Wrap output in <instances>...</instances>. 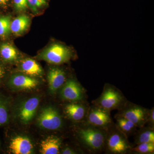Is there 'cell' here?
<instances>
[{"mask_svg":"<svg viewBox=\"0 0 154 154\" xmlns=\"http://www.w3.org/2000/svg\"><path fill=\"white\" fill-rule=\"evenodd\" d=\"M9 149L14 154H30L33 152V147L31 141L28 138L17 136L11 140Z\"/></svg>","mask_w":154,"mask_h":154,"instance_id":"30bf717a","label":"cell"},{"mask_svg":"<svg viewBox=\"0 0 154 154\" xmlns=\"http://www.w3.org/2000/svg\"><path fill=\"white\" fill-rule=\"evenodd\" d=\"M9 120V112L7 103L0 97V126L5 125Z\"/></svg>","mask_w":154,"mask_h":154,"instance_id":"7402d4cb","label":"cell"},{"mask_svg":"<svg viewBox=\"0 0 154 154\" xmlns=\"http://www.w3.org/2000/svg\"><path fill=\"white\" fill-rule=\"evenodd\" d=\"M14 10L17 12H24L28 8L27 0H12Z\"/></svg>","mask_w":154,"mask_h":154,"instance_id":"cb8c5ba5","label":"cell"},{"mask_svg":"<svg viewBox=\"0 0 154 154\" xmlns=\"http://www.w3.org/2000/svg\"><path fill=\"white\" fill-rule=\"evenodd\" d=\"M88 116V123L98 128H107L112 122L109 112L96 105L89 110Z\"/></svg>","mask_w":154,"mask_h":154,"instance_id":"52a82bcc","label":"cell"},{"mask_svg":"<svg viewBox=\"0 0 154 154\" xmlns=\"http://www.w3.org/2000/svg\"><path fill=\"white\" fill-rule=\"evenodd\" d=\"M75 153V152L74 151H73L71 149L68 148H66L64 149L62 151V154H72Z\"/></svg>","mask_w":154,"mask_h":154,"instance_id":"484cf974","label":"cell"},{"mask_svg":"<svg viewBox=\"0 0 154 154\" xmlns=\"http://www.w3.org/2000/svg\"><path fill=\"white\" fill-rule=\"evenodd\" d=\"M39 126L48 130H57L62 126V120L58 112L52 107H45L38 118Z\"/></svg>","mask_w":154,"mask_h":154,"instance_id":"8992f818","label":"cell"},{"mask_svg":"<svg viewBox=\"0 0 154 154\" xmlns=\"http://www.w3.org/2000/svg\"><path fill=\"white\" fill-rule=\"evenodd\" d=\"M0 54L5 60L9 61L16 60L18 57L17 50L9 43H4L1 45Z\"/></svg>","mask_w":154,"mask_h":154,"instance_id":"d6986e66","label":"cell"},{"mask_svg":"<svg viewBox=\"0 0 154 154\" xmlns=\"http://www.w3.org/2000/svg\"><path fill=\"white\" fill-rule=\"evenodd\" d=\"M78 135L84 145L91 151H99L105 146L106 134L98 128L87 126L79 130Z\"/></svg>","mask_w":154,"mask_h":154,"instance_id":"6da1fadb","label":"cell"},{"mask_svg":"<svg viewBox=\"0 0 154 154\" xmlns=\"http://www.w3.org/2000/svg\"><path fill=\"white\" fill-rule=\"evenodd\" d=\"M147 122L151 125L150 127L153 128L154 125V108L149 110L148 119Z\"/></svg>","mask_w":154,"mask_h":154,"instance_id":"d4e9b609","label":"cell"},{"mask_svg":"<svg viewBox=\"0 0 154 154\" xmlns=\"http://www.w3.org/2000/svg\"><path fill=\"white\" fill-rule=\"evenodd\" d=\"M21 71L25 74L32 76H37L42 75L41 67L37 62L31 59H27L23 61L20 66Z\"/></svg>","mask_w":154,"mask_h":154,"instance_id":"9a60e30c","label":"cell"},{"mask_svg":"<svg viewBox=\"0 0 154 154\" xmlns=\"http://www.w3.org/2000/svg\"><path fill=\"white\" fill-rule=\"evenodd\" d=\"M61 95L65 100L76 102L82 99L83 90L75 81L69 80L64 85L61 91Z\"/></svg>","mask_w":154,"mask_h":154,"instance_id":"ba28073f","label":"cell"},{"mask_svg":"<svg viewBox=\"0 0 154 154\" xmlns=\"http://www.w3.org/2000/svg\"><path fill=\"white\" fill-rule=\"evenodd\" d=\"M124 98L114 87L107 86L104 88L101 96L94 101V104L109 112L110 110L122 107L125 104Z\"/></svg>","mask_w":154,"mask_h":154,"instance_id":"3957f363","label":"cell"},{"mask_svg":"<svg viewBox=\"0 0 154 154\" xmlns=\"http://www.w3.org/2000/svg\"><path fill=\"white\" fill-rule=\"evenodd\" d=\"M131 151L140 154L154 153V143H142L134 148H131Z\"/></svg>","mask_w":154,"mask_h":154,"instance_id":"44dd1931","label":"cell"},{"mask_svg":"<svg viewBox=\"0 0 154 154\" xmlns=\"http://www.w3.org/2000/svg\"><path fill=\"white\" fill-rule=\"evenodd\" d=\"M124 105L117 117L126 119L132 122L137 128L143 127L147 122L149 110L135 104L125 105V103Z\"/></svg>","mask_w":154,"mask_h":154,"instance_id":"277c9868","label":"cell"},{"mask_svg":"<svg viewBox=\"0 0 154 154\" xmlns=\"http://www.w3.org/2000/svg\"><path fill=\"white\" fill-rule=\"evenodd\" d=\"M27 2L28 8L34 13H37L39 9L48 5V0H27Z\"/></svg>","mask_w":154,"mask_h":154,"instance_id":"603a6c76","label":"cell"},{"mask_svg":"<svg viewBox=\"0 0 154 154\" xmlns=\"http://www.w3.org/2000/svg\"><path fill=\"white\" fill-rule=\"evenodd\" d=\"M11 17L9 16L0 17V37H7L11 32Z\"/></svg>","mask_w":154,"mask_h":154,"instance_id":"ffe728a7","label":"cell"},{"mask_svg":"<svg viewBox=\"0 0 154 154\" xmlns=\"http://www.w3.org/2000/svg\"><path fill=\"white\" fill-rule=\"evenodd\" d=\"M48 79L50 90L54 93L64 84L66 81L65 73L61 69L53 68L48 72Z\"/></svg>","mask_w":154,"mask_h":154,"instance_id":"7c38bea8","label":"cell"},{"mask_svg":"<svg viewBox=\"0 0 154 154\" xmlns=\"http://www.w3.org/2000/svg\"><path fill=\"white\" fill-rule=\"evenodd\" d=\"M4 74V70H3L2 68V67L0 66V79H1V78L3 77Z\"/></svg>","mask_w":154,"mask_h":154,"instance_id":"83f0119b","label":"cell"},{"mask_svg":"<svg viewBox=\"0 0 154 154\" xmlns=\"http://www.w3.org/2000/svg\"><path fill=\"white\" fill-rule=\"evenodd\" d=\"M116 127L127 137L134 133L137 128L132 122L126 119L118 117L116 118Z\"/></svg>","mask_w":154,"mask_h":154,"instance_id":"e0dca14e","label":"cell"},{"mask_svg":"<svg viewBox=\"0 0 154 154\" xmlns=\"http://www.w3.org/2000/svg\"><path fill=\"white\" fill-rule=\"evenodd\" d=\"M60 146V139L56 137H48L41 142L40 152L42 154H58Z\"/></svg>","mask_w":154,"mask_h":154,"instance_id":"5bb4252c","label":"cell"},{"mask_svg":"<svg viewBox=\"0 0 154 154\" xmlns=\"http://www.w3.org/2000/svg\"><path fill=\"white\" fill-rule=\"evenodd\" d=\"M10 0H0V7H5L8 6Z\"/></svg>","mask_w":154,"mask_h":154,"instance_id":"4316f807","label":"cell"},{"mask_svg":"<svg viewBox=\"0 0 154 154\" xmlns=\"http://www.w3.org/2000/svg\"><path fill=\"white\" fill-rule=\"evenodd\" d=\"M30 24V17L26 14L20 15L11 21V32L17 36L22 35L28 30Z\"/></svg>","mask_w":154,"mask_h":154,"instance_id":"4fadbf2b","label":"cell"},{"mask_svg":"<svg viewBox=\"0 0 154 154\" xmlns=\"http://www.w3.org/2000/svg\"><path fill=\"white\" fill-rule=\"evenodd\" d=\"M39 103L38 97H32L22 104L19 110L20 120L24 123L30 122L35 115Z\"/></svg>","mask_w":154,"mask_h":154,"instance_id":"9c48e42d","label":"cell"},{"mask_svg":"<svg viewBox=\"0 0 154 154\" xmlns=\"http://www.w3.org/2000/svg\"><path fill=\"white\" fill-rule=\"evenodd\" d=\"M135 143L137 144L142 143H154L153 128H144L138 133L135 137Z\"/></svg>","mask_w":154,"mask_h":154,"instance_id":"ac0fdd59","label":"cell"},{"mask_svg":"<svg viewBox=\"0 0 154 154\" xmlns=\"http://www.w3.org/2000/svg\"><path fill=\"white\" fill-rule=\"evenodd\" d=\"M127 137L118 128L113 130L106 134L105 145L110 153L125 154L131 147L127 140Z\"/></svg>","mask_w":154,"mask_h":154,"instance_id":"5b68a950","label":"cell"},{"mask_svg":"<svg viewBox=\"0 0 154 154\" xmlns=\"http://www.w3.org/2000/svg\"><path fill=\"white\" fill-rule=\"evenodd\" d=\"M9 83L13 88L24 90L34 89L38 84L37 80L28 75H16L13 76Z\"/></svg>","mask_w":154,"mask_h":154,"instance_id":"8fae6325","label":"cell"},{"mask_svg":"<svg viewBox=\"0 0 154 154\" xmlns=\"http://www.w3.org/2000/svg\"><path fill=\"white\" fill-rule=\"evenodd\" d=\"M72 56L69 48L59 43H54L43 50L38 57L48 63L57 65L68 61Z\"/></svg>","mask_w":154,"mask_h":154,"instance_id":"7a4b0ae2","label":"cell"},{"mask_svg":"<svg viewBox=\"0 0 154 154\" xmlns=\"http://www.w3.org/2000/svg\"><path fill=\"white\" fill-rule=\"evenodd\" d=\"M66 113L70 118L75 121H79L84 118L86 115L85 107L77 103H71L66 106Z\"/></svg>","mask_w":154,"mask_h":154,"instance_id":"2e32d148","label":"cell"}]
</instances>
